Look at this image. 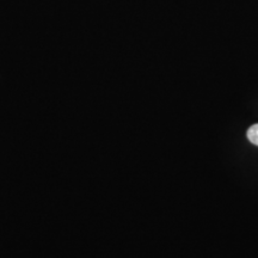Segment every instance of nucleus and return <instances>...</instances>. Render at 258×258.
I'll use <instances>...</instances> for the list:
<instances>
[{
    "label": "nucleus",
    "instance_id": "obj_1",
    "mask_svg": "<svg viewBox=\"0 0 258 258\" xmlns=\"http://www.w3.org/2000/svg\"><path fill=\"white\" fill-rule=\"evenodd\" d=\"M247 139L253 145L258 146V124H253L249 128V131H247Z\"/></svg>",
    "mask_w": 258,
    "mask_h": 258
}]
</instances>
